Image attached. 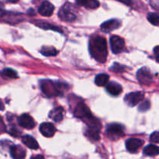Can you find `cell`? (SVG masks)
<instances>
[{
  "label": "cell",
  "mask_w": 159,
  "mask_h": 159,
  "mask_svg": "<svg viewBox=\"0 0 159 159\" xmlns=\"http://www.w3.org/2000/svg\"><path fill=\"white\" fill-rule=\"evenodd\" d=\"M121 26V23L117 20H110L103 23L101 26V29L103 32L109 33L118 29Z\"/></svg>",
  "instance_id": "7c38bea8"
},
{
  "label": "cell",
  "mask_w": 159,
  "mask_h": 159,
  "mask_svg": "<svg viewBox=\"0 0 159 159\" xmlns=\"http://www.w3.org/2000/svg\"><path fill=\"white\" fill-rule=\"evenodd\" d=\"M2 75L9 79H17V71H14L13 69L11 68H6L2 71Z\"/></svg>",
  "instance_id": "603a6c76"
},
{
  "label": "cell",
  "mask_w": 159,
  "mask_h": 159,
  "mask_svg": "<svg viewBox=\"0 0 159 159\" xmlns=\"http://www.w3.org/2000/svg\"><path fill=\"white\" fill-rule=\"evenodd\" d=\"M99 133H100V127H89L88 130H87V137L92 140L94 141H98L99 140Z\"/></svg>",
  "instance_id": "ffe728a7"
},
{
  "label": "cell",
  "mask_w": 159,
  "mask_h": 159,
  "mask_svg": "<svg viewBox=\"0 0 159 159\" xmlns=\"http://www.w3.org/2000/svg\"><path fill=\"white\" fill-rule=\"evenodd\" d=\"M106 90L109 94L112 95V96H118L122 93L123 88L119 84L112 82L108 84L107 86H106Z\"/></svg>",
  "instance_id": "9a60e30c"
},
{
  "label": "cell",
  "mask_w": 159,
  "mask_h": 159,
  "mask_svg": "<svg viewBox=\"0 0 159 159\" xmlns=\"http://www.w3.org/2000/svg\"><path fill=\"white\" fill-rule=\"evenodd\" d=\"M108 134L110 135L112 138H118L124 135L123 133V127L118 124H109L107 127Z\"/></svg>",
  "instance_id": "52a82bcc"
},
{
  "label": "cell",
  "mask_w": 159,
  "mask_h": 159,
  "mask_svg": "<svg viewBox=\"0 0 159 159\" xmlns=\"http://www.w3.org/2000/svg\"><path fill=\"white\" fill-rule=\"evenodd\" d=\"M74 115L78 118H81V119H87V117L91 116L90 110L88 107L83 102L78 104L76 106V109L74 110Z\"/></svg>",
  "instance_id": "ba28073f"
},
{
  "label": "cell",
  "mask_w": 159,
  "mask_h": 159,
  "mask_svg": "<svg viewBox=\"0 0 159 159\" xmlns=\"http://www.w3.org/2000/svg\"><path fill=\"white\" fill-rule=\"evenodd\" d=\"M10 155L13 159H25L26 151L20 145H12L10 148Z\"/></svg>",
  "instance_id": "5bb4252c"
},
{
  "label": "cell",
  "mask_w": 159,
  "mask_h": 159,
  "mask_svg": "<svg viewBox=\"0 0 159 159\" xmlns=\"http://www.w3.org/2000/svg\"><path fill=\"white\" fill-rule=\"evenodd\" d=\"M76 9L71 3H65L59 9V16L63 21L72 22L76 19Z\"/></svg>",
  "instance_id": "7a4b0ae2"
},
{
  "label": "cell",
  "mask_w": 159,
  "mask_h": 159,
  "mask_svg": "<svg viewBox=\"0 0 159 159\" xmlns=\"http://www.w3.org/2000/svg\"><path fill=\"white\" fill-rule=\"evenodd\" d=\"M147 20L152 25L159 26V15L157 14L149 13L147 15Z\"/></svg>",
  "instance_id": "cb8c5ba5"
},
{
  "label": "cell",
  "mask_w": 159,
  "mask_h": 159,
  "mask_svg": "<svg viewBox=\"0 0 159 159\" xmlns=\"http://www.w3.org/2000/svg\"><path fill=\"white\" fill-rule=\"evenodd\" d=\"M137 79L140 83L144 84V85H149L152 81V76L147 68H143L139 70L137 72Z\"/></svg>",
  "instance_id": "9c48e42d"
},
{
  "label": "cell",
  "mask_w": 159,
  "mask_h": 159,
  "mask_svg": "<svg viewBox=\"0 0 159 159\" xmlns=\"http://www.w3.org/2000/svg\"><path fill=\"white\" fill-rule=\"evenodd\" d=\"M76 1L78 5L88 9H97L100 5L98 0H76Z\"/></svg>",
  "instance_id": "ac0fdd59"
},
{
  "label": "cell",
  "mask_w": 159,
  "mask_h": 159,
  "mask_svg": "<svg viewBox=\"0 0 159 159\" xmlns=\"http://www.w3.org/2000/svg\"><path fill=\"white\" fill-rule=\"evenodd\" d=\"M6 2H9V3H17L18 2L19 0H3Z\"/></svg>",
  "instance_id": "1f68e13d"
},
{
  "label": "cell",
  "mask_w": 159,
  "mask_h": 159,
  "mask_svg": "<svg viewBox=\"0 0 159 159\" xmlns=\"http://www.w3.org/2000/svg\"><path fill=\"white\" fill-rule=\"evenodd\" d=\"M110 44L112 52L115 54H118L124 49L125 42L122 37L114 35L110 38Z\"/></svg>",
  "instance_id": "5b68a950"
},
{
  "label": "cell",
  "mask_w": 159,
  "mask_h": 159,
  "mask_svg": "<svg viewBox=\"0 0 159 159\" xmlns=\"http://www.w3.org/2000/svg\"><path fill=\"white\" fill-rule=\"evenodd\" d=\"M150 140H151V142L159 144V132H154L150 137Z\"/></svg>",
  "instance_id": "4316f807"
},
{
  "label": "cell",
  "mask_w": 159,
  "mask_h": 159,
  "mask_svg": "<svg viewBox=\"0 0 159 159\" xmlns=\"http://www.w3.org/2000/svg\"><path fill=\"white\" fill-rule=\"evenodd\" d=\"M31 159H45V157H44L43 155H36V156H33Z\"/></svg>",
  "instance_id": "4dcf8cb0"
},
{
  "label": "cell",
  "mask_w": 159,
  "mask_h": 159,
  "mask_svg": "<svg viewBox=\"0 0 159 159\" xmlns=\"http://www.w3.org/2000/svg\"><path fill=\"white\" fill-rule=\"evenodd\" d=\"M4 8V6H3V3L2 2H0V11L2 10V9Z\"/></svg>",
  "instance_id": "836d02e7"
},
{
  "label": "cell",
  "mask_w": 159,
  "mask_h": 159,
  "mask_svg": "<svg viewBox=\"0 0 159 159\" xmlns=\"http://www.w3.org/2000/svg\"><path fill=\"white\" fill-rule=\"evenodd\" d=\"M9 134H10L12 136H14V137H19L20 136V131H18L17 130H16V129L12 128L11 129V130L9 131Z\"/></svg>",
  "instance_id": "f1b7e54d"
},
{
  "label": "cell",
  "mask_w": 159,
  "mask_h": 159,
  "mask_svg": "<svg viewBox=\"0 0 159 159\" xmlns=\"http://www.w3.org/2000/svg\"><path fill=\"white\" fill-rule=\"evenodd\" d=\"M154 57H155L157 61L159 62V46H157L154 48Z\"/></svg>",
  "instance_id": "83f0119b"
},
{
  "label": "cell",
  "mask_w": 159,
  "mask_h": 159,
  "mask_svg": "<svg viewBox=\"0 0 159 159\" xmlns=\"http://www.w3.org/2000/svg\"><path fill=\"white\" fill-rule=\"evenodd\" d=\"M36 25L38 26H40V27L41 28H44V29H52L53 30H56V31H59V32H61L60 30H59V28H56L55 26H51V25L48 24V23H41V24H39V23H36Z\"/></svg>",
  "instance_id": "d4e9b609"
},
{
  "label": "cell",
  "mask_w": 159,
  "mask_h": 159,
  "mask_svg": "<svg viewBox=\"0 0 159 159\" xmlns=\"http://www.w3.org/2000/svg\"><path fill=\"white\" fill-rule=\"evenodd\" d=\"M60 84H55L50 80H44L41 83V89L42 92L48 97L59 96L61 94V89H59Z\"/></svg>",
  "instance_id": "3957f363"
},
{
  "label": "cell",
  "mask_w": 159,
  "mask_h": 159,
  "mask_svg": "<svg viewBox=\"0 0 159 159\" xmlns=\"http://www.w3.org/2000/svg\"><path fill=\"white\" fill-rule=\"evenodd\" d=\"M5 128H6V127H5V125L2 123V119L1 116H0V133L4 131Z\"/></svg>",
  "instance_id": "f546056e"
},
{
  "label": "cell",
  "mask_w": 159,
  "mask_h": 159,
  "mask_svg": "<svg viewBox=\"0 0 159 159\" xmlns=\"http://www.w3.org/2000/svg\"><path fill=\"white\" fill-rule=\"evenodd\" d=\"M143 154L147 156H156L159 155V147L154 144H149L143 149Z\"/></svg>",
  "instance_id": "d6986e66"
},
{
  "label": "cell",
  "mask_w": 159,
  "mask_h": 159,
  "mask_svg": "<svg viewBox=\"0 0 159 159\" xmlns=\"http://www.w3.org/2000/svg\"><path fill=\"white\" fill-rule=\"evenodd\" d=\"M150 108V102L149 101H144L143 102H142L141 104L139 107V110L141 112L147 111L148 109Z\"/></svg>",
  "instance_id": "484cf974"
},
{
  "label": "cell",
  "mask_w": 159,
  "mask_h": 159,
  "mask_svg": "<svg viewBox=\"0 0 159 159\" xmlns=\"http://www.w3.org/2000/svg\"><path fill=\"white\" fill-rule=\"evenodd\" d=\"M41 53L45 56H55L58 54V51L53 47L44 46L41 50Z\"/></svg>",
  "instance_id": "7402d4cb"
},
{
  "label": "cell",
  "mask_w": 159,
  "mask_h": 159,
  "mask_svg": "<svg viewBox=\"0 0 159 159\" xmlns=\"http://www.w3.org/2000/svg\"><path fill=\"white\" fill-rule=\"evenodd\" d=\"M144 94L141 92H135L126 95L125 97V102L129 107H135L143 100Z\"/></svg>",
  "instance_id": "277c9868"
},
{
  "label": "cell",
  "mask_w": 159,
  "mask_h": 159,
  "mask_svg": "<svg viewBox=\"0 0 159 159\" xmlns=\"http://www.w3.org/2000/svg\"><path fill=\"white\" fill-rule=\"evenodd\" d=\"M143 144V141L138 138H129L126 141V147L129 152H136Z\"/></svg>",
  "instance_id": "8fae6325"
},
{
  "label": "cell",
  "mask_w": 159,
  "mask_h": 159,
  "mask_svg": "<svg viewBox=\"0 0 159 159\" xmlns=\"http://www.w3.org/2000/svg\"><path fill=\"white\" fill-rule=\"evenodd\" d=\"M89 50L92 57L99 62H104L108 55L107 42L102 37L97 36L90 42Z\"/></svg>",
  "instance_id": "6da1fadb"
},
{
  "label": "cell",
  "mask_w": 159,
  "mask_h": 159,
  "mask_svg": "<svg viewBox=\"0 0 159 159\" xmlns=\"http://www.w3.org/2000/svg\"><path fill=\"white\" fill-rule=\"evenodd\" d=\"M39 130H40V132L42 134V135H44L46 138H51V137H53L56 131L55 127H54V125L51 124V123L47 122L41 124Z\"/></svg>",
  "instance_id": "30bf717a"
},
{
  "label": "cell",
  "mask_w": 159,
  "mask_h": 159,
  "mask_svg": "<svg viewBox=\"0 0 159 159\" xmlns=\"http://www.w3.org/2000/svg\"><path fill=\"white\" fill-rule=\"evenodd\" d=\"M64 109L62 107H57L49 113V117L55 122H60L64 116Z\"/></svg>",
  "instance_id": "2e32d148"
},
{
  "label": "cell",
  "mask_w": 159,
  "mask_h": 159,
  "mask_svg": "<svg viewBox=\"0 0 159 159\" xmlns=\"http://www.w3.org/2000/svg\"><path fill=\"white\" fill-rule=\"evenodd\" d=\"M109 77L106 74H100L95 78V84L98 86H104L108 82Z\"/></svg>",
  "instance_id": "44dd1931"
},
{
  "label": "cell",
  "mask_w": 159,
  "mask_h": 159,
  "mask_svg": "<svg viewBox=\"0 0 159 159\" xmlns=\"http://www.w3.org/2000/svg\"><path fill=\"white\" fill-rule=\"evenodd\" d=\"M18 123L20 124V127H23L25 129H33L35 127V122H34V119L31 115L27 114V113H23L21 116L19 117Z\"/></svg>",
  "instance_id": "8992f818"
},
{
  "label": "cell",
  "mask_w": 159,
  "mask_h": 159,
  "mask_svg": "<svg viewBox=\"0 0 159 159\" xmlns=\"http://www.w3.org/2000/svg\"><path fill=\"white\" fill-rule=\"evenodd\" d=\"M22 142L25 144L27 148L31 149H34V150H36V149L38 148V144L36 141V140L34 139V138H32L31 136H29V135H26V136H23L22 138Z\"/></svg>",
  "instance_id": "e0dca14e"
},
{
  "label": "cell",
  "mask_w": 159,
  "mask_h": 159,
  "mask_svg": "<svg viewBox=\"0 0 159 159\" xmlns=\"http://www.w3.org/2000/svg\"><path fill=\"white\" fill-rule=\"evenodd\" d=\"M54 12V6L51 2L45 1L41 4L38 8V12L43 16H50Z\"/></svg>",
  "instance_id": "4fadbf2b"
},
{
  "label": "cell",
  "mask_w": 159,
  "mask_h": 159,
  "mask_svg": "<svg viewBox=\"0 0 159 159\" xmlns=\"http://www.w3.org/2000/svg\"><path fill=\"white\" fill-rule=\"evenodd\" d=\"M4 109H5L4 104H3L2 101L0 99V110H1V111H2V110H4Z\"/></svg>",
  "instance_id": "d6a6232c"
}]
</instances>
